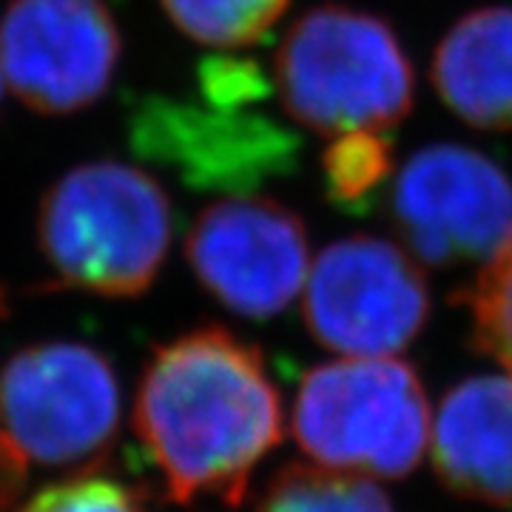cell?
<instances>
[{"instance_id": "8992f818", "label": "cell", "mask_w": 512, "mask_h": 512, "mask_svg": "<svg viewBox=\"0 0 512 512\" xmlns=\"http://www.w3.org/2000/svg\"><path fill=\"white\" fill-rule=\"evenodd\" d=\"M305 325L313 339L345 356H393L424 328L430 293L419 265L379 237L328 245L305 279Z\"/></svg>"}, {"instance_id": "9c48e42d", "label": "cell", "mask_w": 512, "mask_h": 512, "mask_svg": "<svg viewBox=\"0 0 512 512\" xmlns=\"http://www.w3.org/2000/svg\"><path fill=\"white\" fill-rule=\"evenodd\" d=\"M185 259L205 291L245 319H271L305 288L311 248L302 217L271 197H228L202 208Z\"/></svg>"}, {"instance_id": "7a4b0ae2", "label": "cell", "mask_w": 512, "mask_h": 512, "mask_svg": "<svg viewBox=\"0 0 512 512\" xmlns=\"http://www.w3.org/2000/svg\"><path fill=\"white\" fill-rule=\"evenodd\" d=\"M37 251L60 288L137 299L163 271L174 205L148 171L92 160L60 174L37 205Z\"/></svg>"}, {"instance_id": "30bf717a", "label": "cell", "mask_w": 512, "mask_h": 512, "mask_svg": "<svg viewBox=\"0 0 512 512\" xmlns=\"http://www.w3.org/2000/svg\"><path fill=\"white\" fill-rule=\"evenodd\" d=\"M393 220L430 265L493 262L512 245V180L470 148H421L393 185Z\"/></svg>"}, {"instance_id": "4fadbf2b", "label": "cell", "mask_w": 512, "mask_h": 512, "mask_svg": "<svg viewBox=\"0 0 512 512\" xmlns=\"http://www.w3.org/2000/svg\"><path fill=\"white\" fill-rule=\"evenodd\" d=\"M256 512H393L370 476L325 464H285L256 504Z\"/></svg>"}, {"instance_id": "3957f363", "label": "cell", "mask_w": 512, "mask_h": 512, "mask_svg": "<svg viewBox=\"0 0 512 512\" xmlns=\"http://www.w3.org/2000/svg\"><path fill=\"white\" fill-rule=\"evenodd\" d=\"M274 80L293 120L325 137L387 131L413 109V66L396 32L348 6H316L296 20Z\"/></svg>"}, {"instance_id": "ac0fdd59", "label": "cell", "mask_w": 512, "mask_h": 512, "mask_svg": "<svg viewBox=\"0 0 512 512\" xmlns=\"http://www.w3.org/2000/svg\"><path fill=\"white\" fill-rule=\"evenodd\" d=\"M271 94V83L254 60L208 57L200 63V97L217 106H254Z\"/></svg>"}, {"instance_id": "52a82bcc", "label": "cell", "mask_w": 512, "mask_h": 512, "mask_svg": "<svg viewBox=\"0 0 512 512\" xmlns=\"http://www.w3.org/2000/svg\"><path fill=\"white\" fill-rule=\"evenodd\" d=\"M0 43L12 94L49 117L97 106L123 60V35L106 0H9Z\"/></svg>"}, {"instance_id": "d6986e66", "label": "cell", "mask_w": 512, "mask_h": 512, "mask_svg": "<svg viewBox=\"0 0 512 512\" xmlns=\"http://www.w3.org/2000/svg\"><path fill=\"white\" fill-rule=\"evenodd\" d=\"M6 308H9L6 291L0 285V319L6 316ZM26 470H29V461L20 456L18 447L0 430V512H9L15 507L20 490H23V481H26Z\"/></svg>"}, {"instance_id": "2e32d148", "label": "cell", "mask_w": 512, "mask_h": 512, "mask_svg": "<svg viewBox=\"0 0 512 512\" xmlns=\"http://www.w3.org/2000/svg\"><path fill=\"white\" fill-rule=\"evenodd\" d=\"M461 299L473 313L478 345L512 373V245L484 265Z\"/></svg>"}, {"instance_id": "6da1fadb", "label": "cell", "mask_w": 512, "mask_h": 512, "mask_svg": "<svg viewBox=\"0 0 512 512\" xmlns=\"http://www.w3.org/2000/svg\"><path fill=\"white\" fill-rule=\"evenodd\" d=\"M134 433L177 504L237 507L282 441V402L262 353L220 325L154 350L134 399Z\"/></svg>"}, {"instance_id": "5b68a950", "label": "cell", "mask_w": 512, "mask_h": 512, "mask_svg": "<svg viewBox=\"0 0 512 512\" xmlns=\"http://www.w3.org/2000/svg\"><path fill=\"white\" fill-rule=\"evenodd\" d=\"M120 416L117 370L92 345L40 342L0 367V430L29 464L97 470Z\"/></svg>"}, {"instance_id": "ffe728a7", "label": "cell", "mask_w": 512, "mask_h": 512, "mask_svg": "<svg viewBox=\"0 0 512 512\" xmlns=\"http://www.w3.org/2000/svg\"><path fill=\"white\" fill-rule=\"evenodd\" d=\"M0 100H3V63H0Z\"/></svg>"}, {"instance_id": "8fae6325", "label": "cell", "mask_w": 512, "mask_h": 512, "mask_svg": "<svg viewBox=\"0 0 512 512\" xmlns=\"http://www.w3.org/2000/svg\"><path fill=\"white\" fill-rule=\"evenodd\" d=\"M433 461L453 493L512 504V376H476L444 396Z\"/></svg>"}, {"instance_id": "277c9868", "label": "cell", "mask_w": 512, "mask_h": 512, "mask_svg": "<svg viewBox=\"0 0 512 512\" xmlns=\"http://www.w3.org/2000/svg\"><path fill=\"white\" fill-rule=\"evenodd\" d=\"M293 433L316 464L362 476H407L430 444L419 373L390 356H348L313 367L296 396Z\"/></svg>"}, {"instance_id": "e0dca14e", "label": "cell", "mask_w": 512, "mask_h": 512, "mask_svg": "<svg viewBox=\"0 0 512 512\" xmlns=\"http://www.w3.org/2000/svg\"><path fill=\"white\" fill-rule=\"evenodd\" d=\"M18 512H146V507L120 478L80 470L43 487Z\"/></svg>"}, {"instance_id": "ba28073f", "label": "cell", "mask_w": 512, "mask_h": 512, "mask_svg": "<svg viewBox=\"0 0 512 512\" xmlns=\"http://www.w3.org/2000/svg\"><path fill=\"white\" fill-rule=\"evenodd\" d=\"M128 140L134 154L171 168L188 185L228 194L291 174L302 146L296 131L248 106L163 94L131 109Z\"/></svg>"}, {"instance_id": "7c38bea8", "label": "cell", "mask_w": 512, "mask_h": 512, "mask_svg": "<svg viewBox=\"0 0 512 512\" xmlns=\"http://www.w3.org/2000/svg\"><path fill=\"white\" fill-rule=\"evenodd\" d=\"M433 83L461 120L512 128V9L487 6L458 20L433 57Z\"/></svg>"}, {"instance_id": "9a60e30c", "label": "cell", "mask_w": 512, "mask_h": 512, "mask_svg": "<svg viewBox=\"0 0 512 512\" xmlns=\"http://www.w3.org/2000/svg\"><path fill=\"white\" fill-rule=\"evenodd\" d=\"M291 0H160L168 20L194 43L239 49L259 43Z\"/></svg>"}, {"instance_id": "5bb4252c", "label": "cell", "mask_w": 512, "mask_h": 512, "mask_svg": "<svg viewBox=\"0 0 512 512\" xmlns=\"http://www.w3.org/2000/svg\"><path fill=\"white\" fill-rule=\"evenodd\" d=\"M393 174V143L384 131H345L322 154V180L328 200L345 211L362 214L384 194Z\"/></svg>"}]
</instances>
